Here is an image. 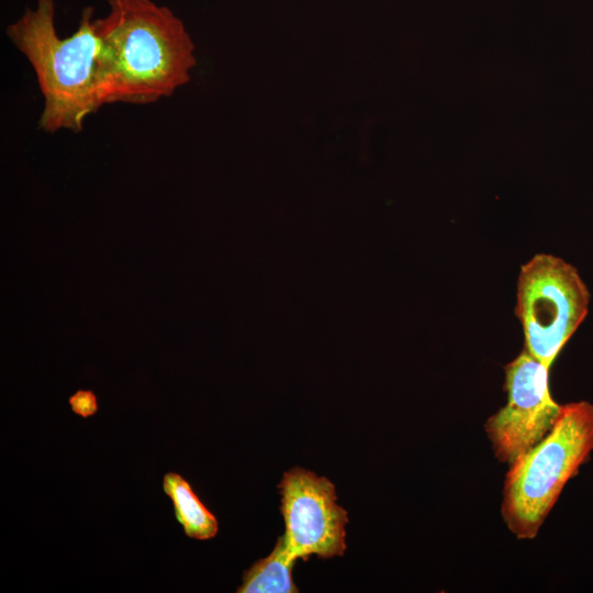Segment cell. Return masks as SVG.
Wrapping results in <instances>:
<instances>
[{"label": "cell", "instance_id": "obj_1", "mask_svg": "<svg viewBox=\"0 0 593 593\" xmlns=\"http://www.w3.org/2000/svg\"><path fill=\"white\" fill-rule=\"evenodd\" d=\"M93 19L101 41L103 104H147L170 97L190 79L194 46L182 22L150 0H110Z\"/></svg>", "mask_w": 593, "mask_h": 593}, {"label": "cell", "instance_id": "obj_2", "mask_svg": "<svg viewBox=\"0 0 593 593\" xmlns=\"http://www.w3.org/2000/svg\"><path fill=\"white\" fill-rule=\"evenodd\" d=\"M54 15V1L38 0L35 9L8 26L7 34L35 71L45 100L40 128L76 133L103 105L101 41L93 29V8L82 11L78 29L66 38L58 36Z\"/></svg>", "mask_w": 593, "mask_h": 593}, {"label": "cell", "instance_id": "obj_3", "mask_svg": "<svg viewBox=\"0 0 593 593\" xmlns=\"http://www.w3.org/2000/svg\"><path fill=\"white\" fill-rule=\"evenodd\" d=\"M593 452V404L562 405L547 435L506 473L501 513L519 539H533L567 482Z\"/></svg>", "mask_w": 593, "mask_h": 593}, {"label": "cell", "instance_id": "obj_4", "mask_svg": "<svg viewBox=\"0 0 593 593\" xmlns=\"http://www.w3.org/2000/svg\"><path fill=\"white\" fill-rule=\"evenodd\" d=\"M590 293L577 269L550 254H537L522 266L516 316L525 349L547 368L589 311Z\"/></svg>", "mask_w": 593, "mask_h": 593}, {"label": "cell", "instance_id": "obj_5", "mask_svg": "<svg viewBox=\"0 0 593 593\" xmlns=\"http://www.w3.org/2000/svg\"><path fill=\"white\" fill-rule=\"evenodd\" d=\"M504 370L506 404L488 418L484 428L495 457L511 466L547 435L562 405L549 392V368L526 349Z\"/></svg>", "mask_w": 593, "mask_h": 593}, {"label": "cell", "instance_id": "obj_6", "mask_svg": "<svg viewBox=\"0 0 593 593\" xmlns=\"http://www.w3.org/2000/svg\"><path fill=\"white\" fill-rule=\"evenodd\" d=\"M289 548L299 559L342 556L346 549L347 512L337 504L334 484L300 467L278 485Z\"/></svg>", "mask_w": 593, "mask_h": 593}, {"label": "cell", "instance_id": "obj_7", "mask_svg": "<svg viewBox=\"0 0 593 593\" xmlns=\"http://www.w3.org/2000/svg\"><path fill=\"white\" fill-rule=\"evenodd\" d=\"M165 494L171 500L177 522L184 534L194 539L208 540L216 536V517L201 502L190 483L176 472H167L163 478Z\"/></svg>", "mask_w": 593, "mask_h": 593}, {"label": "cell", "instance_id": "obj_8", "mask_svg": "<svg viewBox=\"0 0 593 593\" xmlns=\"http://www.w3.org/2000/svg\"><path fill=\"white\" fill-rule=\"evenodd\" d=\"M283 535L278 538L272 551L256 561L243 574L237 593H294L296 585L292 580V569L296 561Z\"/></svg>", "mask_w": 593, "mask_h": 593}, {"label": "cell", "instance_id": "obj_9", "mask_svg": "<svg viewBox=\"0 0 593 593\" xmlns=\"http://www.w3.org/2000/svg\"><path fill=\"white\" fill-rule=\"evenodd\" d=\"M71 411L83 417H90L98 411L97 396L91 390H78L68 400Z\"/></svg>", "mask_w": 593, "mask_h": 593}]
</instances>
